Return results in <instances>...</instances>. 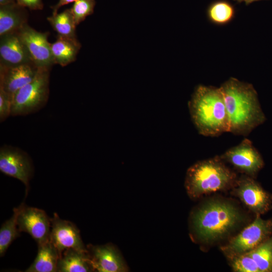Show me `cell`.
Instances as JSON below:
<instances>
[{
	"label": "cell",
	"mask_w": 272,
	"mask_h": 272,
	"mask_svg": "<svg viewBox=\"0 0 272 272\" xmlns=\"http://www.w3.org/2000/svg\"><path fill=\"white\" fill-rule=\"evenodd\" d=\"M220 88L229 120V132L246 136L266 120L256 91L250 83L230 78Z\"/></svg>",
	"instance_id": "6da1fadb"
},
{
	"label": "cell",
	"mask_w": 272,
	"mask_h": 272,
	"mask_svg": "<svg viewBox=\"0 0 272 272\" xmlns=\"http://www.w3.org/2000/svg\"><path fill=\"white\" fill-rule=\"evenodd\" d=\"M188 106L191 120L200 134L214 137L229 132V117L220 87L198 85Z\"/></svg>",
	"instance_id": "7a4b0ae2"
},
{
	"label": "cell",
	"mask_w": 272,
	"mask_h": 272,
	"mask_svg": "<svg viewBox=\"0 0 272 272\" xmlns=\"http://www.w3.org/2000/svg\"><path fill=\"white\" fill-rule=\"evenodd\" d=\"M191 219L197 238L207 243L226 237L240 225L244 219L236 206L220 199L205 202L194 212Z\"/></svg>",
	"instance_id": "3957f363"
},
{
	"label": "cell",
	"mask_w": 272,
	"mask_h": 272,
	"mask_svg": "<svg viewBox=\"0 0 272 272\" xmlns=\"http://www.w3.org/2000/svg\"><path fill=\"white\" fill-rule=\"evenodd\" d=\"M238 177L219 156L199 161L187 170L185 186L188 195L197 198L211 192L233 187Z\"/></svg>",
	"instance_id": "277c9868"
},
{
	"label": "cell",
	"mask_w": 272,
	"mask_h": 272,
	"mask_svg": "<svg viewBox=\"0 0 272 272\" xmlns=\"http://www.w3.org/2000/svg\"><path fill=\"white\" fill-rule=\"evenodd\" d=\"M50 70L39 67L35 78L13 95L11 116L27 115L44 107L49 97Z\"/></svg>",
	"instance_id": "5b68a950"
},
{
	"label": "cell",
	"mask_w": 272,
	"mask_h": 272,
	"mask_svg": "<svg viewBox=\"0 0 272 272\" xmlns=\"http://www.w3.org/2000/svg\"><path fill=\"white\" fill-rule=\"evenodd\" d=\"M272 234V221L257 215L254 220L222 248L228 256L248 252L261 244Z\"/></svg>",
	"instance_id": "8992f818"
},
{
	"label": "cell",
	"mask_w": 272,
	"mask_h": 272,
	"mask_svg": "<svg viewBox=\"0 0 272 272\" xmlns=\"http://www.w3.org/2000/svg\"><path fill=\"white\" fill-rule=\"evenodd\" d=\"M0 171L21 181L25 185L27 194L34 168L26 152L12 146H3L0 149Z\"/></svg>",
	"instance_id": "52a82bcc"
},
{
	"label": "cell",
	"mask_w": 272,
	"mask_h": 272,
	"mask_svg": "<svg viewBox=\"0 0 272 272\" xmlns=\"http://www.w3.org/2000/svg\"><path fill=\"white\" fill-rule=\"evenodd\" d=\"M241 173L253 177L264 165L262 158L251 141L244 138L239 144L230 148L219 156Z\"/></svg>",
	"instance_id": "ba28073f"
},
{
	"label": "cell",
	"mask_w": 272,
	"mask_h": 272,
	"mask_svg": "<svg viewBox=\"0 0 272 272\" xmlns=\"http://www.w3.org/2000/svg\"><path fill=\"white\" fill-rule=\"evenodd\" d=\"M232 192L256 215L265 213L271 206L270 194L249 176L243 174L238 178Z\"/></svg>",
	"instance_id": "9c48e42d"
},
{
	"label": "cell",
	"mask_w": 272,
	"mask_h": 272,
	"mask_svg": "<svg viewBox=\"0 0 272 272\" xmlns=\"http://www.w3.org/2000/svg\"><path fill=\"white\" fill-rule=\"evenodd\" d=\"M17 224L20 232L29 234L38 245L49 240L50 218L44 211L24 204L18 215Z\"/></svg>",
	"instance_id": "30bf717a"
},
{
	"label": "cell",
	"mask_w": 272,
	"mask_h": 272,
	"mask_svg": "<svg viewBox=\"0 0 272 272\" xmlns=\"http://www.w3.org/2000/svg\"><path fill=\"white\" fill-rule=\"evenodd\" d=\"M18 33L36 65L50 67L54 64L48 32H38L26 24Z\"/></svg>",
	"instance_id": "8fae6325"
},
{
	"label": "cell",
	"mask_w": 272,
	"mask_h": 272,
	"mask_svg": "<svg viewBox=\"0 0 272 272\" xmlns=\"http://www.w3.org/2000/svg\"><path fill=\"white\" fill-rule=\"evenodd\" d=\"M49 241L57 250L59 256L66 249L74 248L86 250L79 229L72 222L60 219L56 213L50 218Z\"/></svg>",
	"instance_id": "7c38bea8"
},
{
	"label": "cell",
	"mask_w": 272,
	"mask_h": 272,
	"mask_svg": "<svg viewBox=\"0 0 272 272\" xmlns=\"http://www.w3.org/2000/svg\"><path fill=\"white\" fill-rule=\"evenodd\" d=\"M39 68L34 63L11 66L0 64V89L13 98L35 78Z\"/></svg>",
	"instance_id": "4fadbf2b"
},
{
	"label": "cell",
	"mask_w": 272,
	"mask_h": 272,
	"mask_svg": "<svg viewBox=\"0 0 272 272\" xmlns=\"http://www.w3.org/2000/svg\"><path fill=\"white\" fill-rule=\"evenodd\" d=\"M86 248L95 271L124 272L128 270L119 251L113 244H90Z\"/></svg>",
	"instance_id": "5bb4252c"
},
{
	"label": "cell",
	"mask_w": 272,
	"mask_h": 272,
	"mask_svg": "<svg viewBox=\"0 0 272 272\" xmlns=\"http://www.w3.org/2000/svg\"><path fill=\"white\" fill-rule=\"evenodd\" d=\"M0 37V64L11 66L34 63L18 32Z\"/></svg>",
	"instance_id": "9a60e30c"
},
{
	"label": "cell",
	"mask_w": 272,
	"mask_h": 272,
	"mask_svg": "<svg viewBox=\"0 0 272 272\" xmlns=\"http://www.w3.org/2000/svg\"><path fill=\"white\" fill-rule=\"evenodd\" d=\"M27 19L25 8L17 2L0 5V36L18 32L27 24Z\"/></svg>",
	"instance_id": "2e32d148"
},
{
	"label": "cell",
	"mask_w": 272,
	"mask_h": 272,
	"mask_svg": "<svg viewBox=\"0 0 272 272\" xmlns=\"http://www.w3.org/2000/svg\"><path fill=\"white\" fill-rule=\"evenodd\" d=\"M95 271L87 249L79 250L69 248L60 256L57 267L58 272H89Z\"/></svg>",
	"instance_id": "e0dca14e"
},
{
	"label": "cell",
	"mask_w": 272,
	"mask_h": 272,
	"mask_svg": "<svg viewBox=\"0 0 272 272\" xmlns=\"http://www.w3.org/2000/svg\"><path fill=\"white\" fill-rule=\"evenodd\" d=\"M81 47L77 39L57 35L56 41L50 45L54 63L65 66L74 62Z\"/></svg>",
	"instance_id": "ac0fdd59"
},
{
	"label": "cell",
	"mask_w": 272,
	"mask_h": 272,
	"mask_svg": "<svg viewBox=\"0 0 272 272\" xmlns=\"http://www.w3.org/2000/svg\"><path fill=\"white\" fill-rule=\"evenodd\" d=\"M59 258L56 248L48 241L38 245L37 256L31 265L25 271L26 272H55Z\"/></svg>",
	"instance_id": "d6986e66"
},
{
	"label": "cell",
	"mask_w": 272,
	"mask_h": 272,
	"mask_svg": "<svg viewBox=\"0 0 272 272\" xmlns=\"http://www.w3.org/2000/svg\"><path fill=\"white\" fill-rule=\"evenodd\" d=\"M208 20L218 26L226 25L234 19L235 6L228 0H216L210 4L206 11Z\"/></svg>",
	"instance_id": "ffe728a7"
},
{
	"label": "cell",
	"mask_w": 272,
	"mask_h": 272,
	"mask_svg": "<svg viewBox=\"0 0 272 272\" xmlns=\"http://www.w3.org/2000/svg\"><path fill=\"white\" fill-rule=\"evenodd\" d=\"M24 205L22 202L19 207L13 210L12 216L5 221L0 229V256H4L12 242L20 236L17 224L18 215Z\"/></svg>",
	"instance_id": "44dd1931"
},
{
	"label": "cell",
	"mask_w": 272,
	"mask_h": 272,
	"mask_svg": "<svg viewBox=\"0 0 272 272\" xmlns=\"http://www.w3.org/2000/svg\"><path fill=\"white\" fill-rule=\"evenodd\" d=\"M52 27L58 35L72 39H77L76 34V25L71 9H66L47 18Z\"/></svg>",
	"instance_id": "7402d4cb"
},
{
	"label": "cell",
	"mask_w": 272,
	"mask_h": 272,
	"mask_svg": "<svg viewBox=\"0 0 272 272\" xmlns=\"http://www.w3.org/2000/svg\"><path fill=\"white\" fill-rule=\"evenodd\" d=\"M247 253L256 262L260 272L272 271V235Z\"/></svg>",
	"instance_id": "603a6c76"
},
{
	"label": "cell",
	"mask_w": 272,
	"mask_h": 272,
	"mask_svg": "<svg viewBox=\"0 0 272 272\" xmlns=\"http://www.w3.org/2000/svg\"><path fill=\"white\" fill-rule=\"evenodd\" d=\"M230 265L236 272H260L257 265L247 252L228 256Z\"/></svg>",
	"instance_id": "cb8c5ba5"
},
{
	"label": "cell",
	"mask_w": 272,
	"mask_h": 272,
	"mask_svg": "<svg viewBox=\"0 0 272 272\" xmlns=\"http://www.w3.org/2000/svg\"><path fill=\"white\" fill-rule=\"evenodd\" d=\"M95 0H77L71 9L76 26L93 14Z\"/></svg>",
	"instance_id": "d4e9b609"
},
{
	"label": "cell",
	"mask_w": 272,
	"mask_h": 272,
	"mask_svg": "<svg viewBox=\"0 0 272 272\" xmlns=\"http://www.w3.org/2000/svg\"><path fill=\"white\" fill-rule=\"evenodd\" d=\"M12 97L0 89V121L3 122L11 116Z\"/></svg>",
	"instance_id": "484cf974"
},
{
	"label": "cell",
	"mask_w": 272,
	"mask_h": 272,
	"mask_svg": "<svg viewBox=\"0 0 272 272\" xmlns=\"http://www.w3.org/2000/svg\"><path fill=\"white\" fill-rule=\"evenodd\" d=\"M18 4L32 10H40L43 8L42 0H16Z\"/></svg>",
	"instance_id": "4316f807"
},
{
	"label": "cell",
	"mask_w": 272,
	"mask_h": 272,
	"mask_svg": "<svg viewBox=\"0 0 272 272\" xmlns=\"http://www.w3.org/2000/svg\"><path fill=\"white\" fill-rule=\"evenodd\" d=\"M77 1V0H59L55 5L51 7L52 9V14L54 15L57 14L58 10L61 7L73 2H75Z\"/></svg>",
	"instance_id": "83f0119b"
},
{
	"label": "cell",
	"mask_w": 272,
	"mask_h": 272,
	"mask_svg": "<svg viewBox=\"0 0 272 272\" xmlns=\"http://www.w3.org/2000/svg\"><path fill=\"white\" fill-rule=\"evenodd\" d=\"M233 1L236 2L238 4L244 3L246 6H248L252 3L259 1H262V0H233Z\"/></svg>",
	"instance_id": "f1b7e54d"
},
{
	"label": "cell",
	"mask_w": 272,
	"mask_h": 272,
	"mask_svg": "<svg viewBox=\"0 0 272 272\" xmlns=\"http://www.w3.org/2000/svg\"><path fill=\"white\" fill-rule=\"evenodd\" d=\"M16 2V0H0V5H5Z\"/></svg>",
	"instance_id": "f546056e"
}]
</instances>
